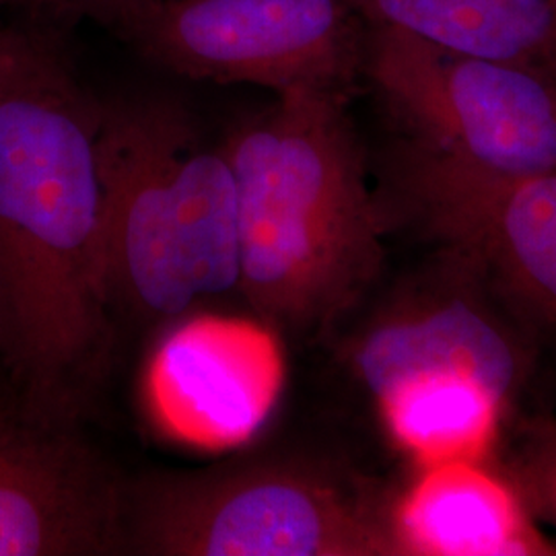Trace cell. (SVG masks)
<instances>
[{"label":"cell","instance_id":"cell-15","mask_svg":"<svg viewBox=\"0 0 556 556\" xmlns=\"http://www.w3.org/2000/svg\"><path fill=\"white\" fill-rule=\"evenodd\" d=\"M38 31H21L0 27V71H4L11 62L34 43Z\"/></svg>","mask_w":556,"mask_h":556},{"label":"cell","instance_id":"cell-11","mask_svg":"<svg viewBox=\"0 0 556 556\" xmlns=\"http://www.w3.org/2000/svg\"><path fill=\"white\" fill-rule=\"evenodd\" d=\"M367 25L556 77V0H349Z\"/></svg>","mask_w":556,"mask_h":556},{"label":"cell","instance_id":"cell-12","mask_svg":"<svg viewBox=\"0 0 556 556\" xmlns=\"http://www.w3.org/2000/svg\"><path fill=\"white\" fill-rule=\"evenodd\" d=\"M374 397L392 438L422 468L482 462L507 402L486 381L459 371L410 374Z\"/></svg>","mask_w":556,"mask_h":556},{"label":"cell","instance_id":"cell-10","mask_svg":"<svg viewBox=\"0 0 556 556\" xmlns=\"http://www.w3.org/2000/svg\"><path fill=\"white\" fill-rule=\"evenodd\" d=\"M400 556L555 555L538 532L516 486L482 462L422 468L415 484L392 501Z\"/></svg>","mask_w":556,"mask_h":556},{"label":"cell","instance_id":"cell-1","mask_svg":"<svg viewBox=\"0 0 556 556\" xmlns=\"http://www.w3.org/2000/svg\"><path fill=\"white\" fill-rule=\"evenodd\" d=\"M101 101L56 40L0 71V371L25 408L77 420L112 351Z\"/></svg>","mask_w":556,"mask_h":556},{"label":"cell","instance_id":"cell-14","mask_svg":"<svg viewBox=\"0 0 556 556\" xmlns=\"http://www.w3.org/2000/svg\"><path fill=\"white\" fill-rule=\"evenodd\" d=\"M516 478L530 516L556 530V422H536L528 431Z\"/></svg>","mask_w":556,"mask_h":556},{"label":"cell","instance_id":"cell-4","mask_svg":"<svg viewBox=\"0 0 556 556\" xmlns=\"http://www.w3.org/2000/svg\"><path fill=\"white\" fill-rule=\"evenodd\" d=\"M142 556H400L392 503L295 457L243 456L124 482Z\"/></svg>","mask_w":556,"mask_h":556},{"label":"cell","instance_id":"cell-7","mask_svg":"<svg viewBox=\"0 0 556 556\" xmlns=\"http://www.w3.org/2000/svg\"><path fill=\"white\" fill-rule=\"evenodd\" d=\"M394 188L425 231L556 326V172L503 176L406 142Z\"/></svg>","mask_w":556,"mask_h":556},{"label":"cell","instance_id":"cell-2","mask_svg":"<svg viewBox=\"0 0 556 556\" xmlns=\"http://www.w3.org/2000/svg\"><path fill=\"white\" fill-rule=\"evenodd\" d=\"M344 100L280 93L223 140L238 188V293L285 330L337 319L383 258L390 215L369 186Z\"/></svg>","mask_w":556,"mask_h":556},{"label":"cell","instance_id":"cell-3","mask_svg":"<svg viewBox=\"0 0 556 556\" xmlns=\"http://www.w3.org/2000/svg\"><path fill=\"white\" fill-rule=\"evenodd\" d=\"M101 233L114 316L167 324L238 291V188L225 142L174 100L101 103Z\"/></svg>","mask_w":556,"mask_h":556},{"label":"cell","instance_id":"cell-9","mask_svg":"<svg viewBox=\"0 0 556 556\" xmlns=\"http://www.w3.org/2000/svg\"><path fill=\"white\" fill-rule=\"evenodd\" d=\"M355 369L371 394L418 371H459L509 400L523 378V351L470 293L433 289L397 301L363 332Z\"/></svg>","mask_w":556,"mask_h":556},{"label":"cell","instance_id":"cell-8","mask_svg":"<svg viewBox=\"0 0 556 556\" xmlns=\"http://www.w3.org/2000/svg\"><path fill=\"white\" fill-rule=\"evenodd\" d=\"M124 482L75 420L0 402V556L122 555Z\"/></svg>","mask_w":556,"mask_h":556},{"label":"cell","instance_id":"cell-5","mask_svg":"<svg viewBox=\"0 0 556 556\" xmlns=\"http://www.w3.org/2000/svg\"><path fill=\"white\" fill-rule=\"evenodd\" d=\"M363 77L422 151L503 176L556 172L551 73L367 25Z\"/></svg>","mask_w":556,"mask_h":556},{"label":"cell","instance_id":"cell-6","mask_svg":"<svg viewBox=\"0 0 556 556\" xmlns=\"http://www.w3.org/2000/svg\"><path fill=\"white\" fill-rule=\"evenodd\" d=\"M365 34L349 0H161L128 43L192 79L346 96Z\"/></svg>","mask_w":556,"mask_h":556},{"label":"cell","instance_id":"cell-13","mask_svg":"<svg viewBox=\"0 0 556 556\" xmlns=\"http://www.w3.org/2000/svg\"><path fill=\"white\" fill-rule=\"evenodd\" d=\"M161 0H0V9H15L48 23L93 21L122 40L130 41Z\"/></svg>","mask_w":556,"mask_h":556}]
</instances>
